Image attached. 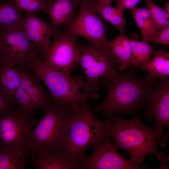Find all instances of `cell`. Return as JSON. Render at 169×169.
<instances>
[{
  "label": "cell",
  "mask_w": 169,
  "mask_h": 169,
  "mask_svg": "<svg viewBox=\"0 0 169 169\" xmlns=\"http://www.w3.org/2000/svg\"><path fill=\"white\" fill-rule=\"evenodd\" d=\"M29 163L37 169H82L81 165L60 150L58 152L38 153Z\"/></svg>",
  "instance_id": "2e32d148"
},
{
  "label": "cell",
  "mask_w": 169,
  "mask_h": 169,
  "mask_svg": "<svg viewBox=\"0 0 169 169\" xmlns=\"http://www.w3.org/2000/svg\"><path fill=\"white\" fill-rule=\"evenodd\" d=\"M2 0H0V2H1V1H2Z\"/></svg>",
  "instance_id": "e575fe53"
},
{
  "label": "cell",
  "mask_w": 169,
  "mask_h": 169,
  "mask_svg": "<svg viewBox=\"0 0 169 169\" xmlns=\"http://www.w3.org/2000/svg\"><path fill=\"white\" fill-rule=\"evenodd\" d=\"M22 73L19 65L10 66L5 64H0V88L11 96L19 85Z\"/></svg>",
  "instance_id": "7402d4cb"
},
{
  "label": "cell",
  "mask_w": 169,
  "mask_h": 169,
  "mask_svg": "<svg viewBox=\"0 0 169 169\" xmlns=\"http://www.w3.org/2000/svg\"><path fill=\"white\" fill-rule=\"evenodd\" d=\"M107 46L116 60L118 70L124 71L130 67L131 48L129 37L125 36L123 32L120 33L113 40H109Z\"/></svg>",
  "instance_id": "ac0fdd59"
},
{
  "label": "cell",
  "mask_w": 169,
  "mask_h": 169,
  "mask_svg": "<svg viewBox=\"0 0 169 169\" xmlns=\"http://www.w3.org/2000/svg\"><path fill=\"white\" fill-rule=\"evenodd\" d=\"M102 81L108 90L107 96L92 110L108 118L120 113H132L141 109L156 82L155 79L150 80L147 76L119 71Z\"/></svg>",
  "instance_id": "6da1fadb"
},
{
  "label": "cell",
  "mask_w": 169,
  "mask_h": 169,
  "mask_svg": "<svg viewBox=\"0 0 169 169\" xmlns=\"http://www.w3.org/2000/svg\"><path fill=\"white\" fill-rule=\"evenodd\" d=\"M111 125L109 119H98L85 101L79 110L69 114L60 151L81 165L86 150L110 134Z\"/></svg>",
  "instance_id": "3957f363"
},
{
  "label": "cell",
  "mask_w": 169,
  "mask_h": 169,
  "mask_svg": "<svg viewBox=\"0 0 169 169\" xmlns=\"http://www.w3.org/2000/svg\"><path fill=\"white\" fill-rule=\"evenodd\" d=\"M22 76L20 84L30 96L34 109L44 110L51 103L49 95L44 90L40 78L25 64L19 65Z\"/></svg>",
  "instance_id": "5bb4252c"
},
{
  "label": "cell",
  "mask_w": 169,
  "mask_h": 169,
  "mask_svg": "<svg viewBox=\"0 0 169 169\" xmlns=\"http://www.w3.org/2000/svg\"><path fill=\"white\" fill-rule=\"evenodd\" d=\"M15 105L13 96L7 95L0 88V116Z\"/></svg>",
  "instance_id": "83f0119b"
},
{
  "label": "cell",
  "mask_w": 169,
  "mask_h": 169,
  "mask_svg": "<svg viewBox=\"0 0 169 169\" xmlns=\"http://www.w3.org/2000/svg\"><path fill=\"white\" fill-rule=\"evenodd\" d=\"M143 115L156 121L154 128L164 141L163 127L169 126V79L155 83L147 96Z\"/></svg>",
  "instance_id": "7c38bea8"
},
{
  "label": "cell",
  "mask_w": 169,
  "mask_h": 169,
  "mask_svg": "<svg viewBox=\"0 0 169 169\" xmlns=\"http://www.w3.org/2000/svg\"><path fill=\"white\" fill-rule=\"evenodd\" d=\"M110 134L105 135L94 143L92 152L81 163L82 169H142L143 166L123 157L118 152Z\"/></svg>",
  "instance_id": "9c48e42d"
},
{
  "label": "cell",
  "mask_w": 169,
  "mask_h": 169,
  "mask_svg": "<svg viewBox=\"0 0 169 169\" xmlns=\"http://www.w3.org/2000/svg\"><path fill=\"white\" fill-rule=\"evenodd\" d=\"M43 82L50 92L51 102L69 112L79 110L82 103L89 98L98 99L97 92L86 93L84 78L79 75L71 76L55 70L37 58L25 64Z\"/></svg>",
  "instance_id": "277c9868"
},
{
  "label": "cell",
  "mask_w": 169,
  "mask_h": 169,
  "mask_svg": "<svg viewBox=\"0 0 169 169\" xmlns=\"http://www.w3.org/2000/svg\"><path fill=\"white\" fill-rule=\"evenodd\" d=\"M27 163L18 152L0 145V169H25Z\"/></svg>",
  "instance_id": "cb8c5ba5"
},
{
  "label": "cell",
  "mask_w": 169,
  "mask_h": 169,
  "mask_svg": "<svg viewBox=\"0 0 169 169\" xmlns=\"http://www.w3.org/2000/svg\"><path fill=\"white\" fill-rule=\"evenodd\" d=\"M12 0L0 2V28L3 30L23 22L24 18Z\"/></svg>",
  "instance_id": "603a6c76"
},
{
  "label": "cell",
  "mask_w": 169,
  "mask_h": 169,
  "mask_svg": "<svg viewBox=\"0 0 169 169\" xmlns=\"http://www.w3.org/2000/svg\"><path fill=\"white\" fill-rule=\"evenodd\" d=\"M79 0H48L47 11L55 35L62 25H67L73 19Z\"/></svg>",
  "instance_id": "9a60e30c"
},
{
  "label": "cell",
  "mask_w": 169,
  "mask_h": 169,
  "mask_svg": "<svg viewBox=\"0 0 169 169\" xmlns=\"http://www.w3.org/2000/svg\"><path fill=\"white\" fill-rule=\"evenodd\" d=\"M164 10L169 14V2H166L165 3Z\"/></svg>",
  "instance_id": "1f68e13d"
},
{
  "label": "cell",
  "mask_w": 169,
  "mask_h": 169,
  "mask_svg": "<svg viewBox=\"0 0 169 169\" xmlns=\"http://www.w3.org/2000/svg\"><path fill=\"white\" fill-rule=\"evenodd\" d=\"M23 23L2 30L4 37L3 64L12 66L26 64L38 58L25 34Z\"/></svg>",
  "instance_id": "8fae6325"
},
{
  "label": "cell",
  "mask_w": 169,
  "mask_h": 169,
  "mask_svg": "<svg viewBox=\"0 0 169 169\" xmlns=\"http://www.w3.org/2000/svg\"><path fill=\"white\" fill-rule=\"evenodd\" d=\"M155 29L159 30L169 25V14L152 0H146Z\"/></svg>",
  "instance_id": "d4e9b609"
},
{
  "label": "cell",
  "mask_w": 169,
  "mask_h": 169,
  "mask_svg": "<svg viewBox=\"0 0 169 169\" xmlns=\"http://www.w3.org/2000/svg\"><path fill=\"white\" fill-rule=\"evenodd\" d=\"M130 10L141 33L142 41L146 43L153 42L158 32L154 28L150 13L146 7L136 6Z\"/></svg>",
  "instance_id": "ffe728a7"
},
{
  "label": "cell",
  "mask_w": 169,
  "mask_h": 169,
  "mask_svg": "<svg viewBox=\"0 0 169 169\" xmlns=\"http://www.w3.org/2000/svg\"><path fill=\"white\" fill-rule=\"evenodd\" d=\"M78 46L79 64L86 78L83 88L84 92H96L100 80L110 78L118 71L117 62L107 44L89 43Z\"/></svg>",
  "instance_id": "8992f818"
},
{
  "label": "cell",
  "mask_w": 169,
  "mask_h": 169,
  "mask_svg": "<svg viewBox=\"0 0 169 169\" xmlns=\"http://www.w3.org/2000/svg\"><path fill=\"white\" fill-rule=\"evenodd\" d=\"M17 8L20 12L26 11L35 13H47L48 0H12Z\"/></svg>",
  "instance_id": "4316f807"
},
{
  "label": "cell",
  "mask_w": 169,
  "mask_h": 169,
  "mask_svg": "<svg viewBox=\"0 0 169 169\" xmlns=\"http://www.w3.org/2000/svg\"><path fill=\"white\" fill-rule=\"evenodd\" d=\"M23 27L25 34L32 43L39 59L44 61L49 49L51 37L54 34L50 24L34 13L23 11Z\"/></svg>",
  "instance_id": "4fadbf2b"
},
{
  "label": "cell",
  "mask_w": 169,
  "mask_h": 169,
  "mask_svg": "<svg viewBox=\"0 0 169 169\" xmlns=\"http://www.w3.org/2000/svg\"><path fill=\"white\" fill-rule=\"evenodd\" d=\"M88 2L92 4H95L98 3L100 0H87Z\"/></svg>",
  "instance_id": "d6a6232c"
},
{
  "label": "cell",
  "mask_w": 169,
  "mask_h": 169,
  "mask_svg": "<svg viewBox=\"0 0 169 169\" xmlns=\"http://www.w3.org/2000/svg\"><path fill=\"white\" fill-rule=\"evenodd\" d=\"M108 119L111 122L110 134L114 139L115 147L128 152L129 160L132 162L141 166L145 156L149 154L155 155L161 164L168 161V158L158 151L157 144L161 147L163 145L155 128L144 125L137 114L130 120L124 119L118 115Z\"/></svg>",
  "instance_id": "7a4b0ae2"
},
{
  "label": "cell",
  "mask_w": 169,
  "mask_h": 169,
  "mask_svg": "<svg viewBox=\"0 0 169 169\" xmlns=\"http://www.w3.org/2000/svg\"><path fill=\"white\" fill-rule=\"evenodd\" d=\"M13 96L15 104L21 111L26 114H34L35 109L31 98L20 84Z\"/></svg>",
  "instance_id": "484cf974"
},
{
  "label": "cell",
  "mask_w": 169,
  "mask_h": 169,
  "mask_svg": "<svg viewBox=\"0 0 169 169\" xmlns=\"http://www.w3.org/2000/svg\"><path fill=\"white\" fill-rule=\"evenodd\" d=\"M131 43V52L130 62L131 66L135 68L148 62L155 51V45L138 41L135 33L129 37Z\"/></svg>",
  "instance_id": "44dd1931"
},
{
  "label": "cell",
  "mask_w": 169,
  "mask_h": 169,
  "mask_svg": "<svg viewBox=\"0 0 169 169\" xmlns=\"http://www.w3.org/2000/svg\"><path fill=\"white\" fill-rule=\"evenodd\" d=\"M142 0H113L117 3V5L115 6L116 9L123 12L126 9L134 7Z\"/></svg>",
  "instance_id": "f546056e"
},
{
  "label": "cell",
  "mask_w": 169,
  "mask_h": 169,
  "mask_svg": "<svg viewBox=\"0 0 169 169\" xmlns=\"http://www.w3.org/2000/svg\"><path fill=\"white\" fill-rule=\"evenodd\" d=\"M92 9L103 19L110 23L120 33L123 32L125 29L126 20L123 13L112 7L111 3L106 0H100L95 4L88 2Z\"/></svg>",
  "instance_id": "d6986e66"
},
{
  "label": "cell",
  "mask_w": 169,
  "mask_h": 169,
  "mask_svg": "<svg viewBox=\"0 0 169 169\" xmlns=\"http://www.w3.org/2000/svg\"><path fill=\"white\" fill-rule=\"evenodd\" d=\"M153 57L139 68L148 72V78L151 80L158 77L163 81L169 76V53L163 48L155 51Z\"/></svg>",
  "instance_id": "e0dca14e"
},
{
  "label": "cell",
  "mask_w": 169,
  "mask_h": 169,
  "mask_svg": "<svg viewBox=\"0 0 169 169\" xmlns=\"http://www.w3.org/2000/svg\"><path fill=\"white\" fill-rule=\"evenodd\" d=\"M107 0V1H108V2H109L112 3V2L113 0Z\"/></svg>",
  "instance_id": "836d02e7"
},
{
  "label": "cell",
  "mask_w": 169,
  "mask_h": 169,
  "mask_svg": "<svg viewBox=\"0 0 169 169\" xmlns=\"http://www.w3.org/2000/svg\"><path fill=\"white\" fill-rule=\"evenodd\" d=\"M44 62L50 68L69 75L79 64L78 37L57 33Z\"/></svg>",
  "instance_id": "30bf717a"
},
{
  "label": "cell",
  "mask_w": 169,
  "mask_h": 169,
  "mask_svg": "<svg viewBox=\"0 0 169 169\" xmlns=\"http://www.w3.org/2000/svg\"><path fill=\"white\" fill-rule=\"evenodd\" d=\"M153 42L163 45L169 44V25L163 28L158 32Z\"/></svg>",
  "instance_id": "f1b7e54d"
},
{
  "label": "cell",
  "mask_w": 169,
  "mask_h": 169,
  "mask_svg": "<svg viewBox=\"0 0 169 169\" xmlns=\"http://www.w3.org/2000/svg\"><path fill=\"white\" fill-rule=\"evenodd\" d=\"M40 120L23 113L15 105L0 116V145L27 158L31 155L30 133Z\"/></svg>",
  "instance_id": "52a82bcc"
},
{
  "label": "cell",
  "mask_w": 169,
  "mask_h": 169,
  "mask_svg": "<svg viewBox=\"0 0 169 169\" xmlns=\"http://www.w3.org/2000/svg\"><path fill=\"white\" fill-rule=\"evenodd\" d=\"M4 43V34L0 28V64H3V51Z\"/></svg>",
  "instance_id": "4dcf8cb0"
},
{
  "label": "cell",
  "mask_w": 169,
  "mask_h": 169,
  "mask_svg": "<svg viewBox=\"0 0 169 169\" xmlns=\"http://www.w3.org/2000/svg\"><path fill=\"white\" fill-rule=\"evenodd\" d=\"M44 110V116L32 130L29 137L33 156L34 153L60 150L71 113L51 102Z\"/></svg>",
  "instance_id": "5b68a950"
},
{
  "label": "cell",
  "mask_w": 169,
  "mask_h": 169,
  "mask_svg": "<svg viewBox=\"0 0 169 169\" xmlns=\"http://www.w3.org/2000/svg\"><path fill=\"white\" fill-rule=\"evenodd\" d=\"M79 8L72 21L64 30L58 33L61 35L81 37L89 43L108 44L106 35L108 26L102 18L94 11L87 0H79Z\"/></svg>",
  "instance_id": "ba28073f"
}]
</instances>
